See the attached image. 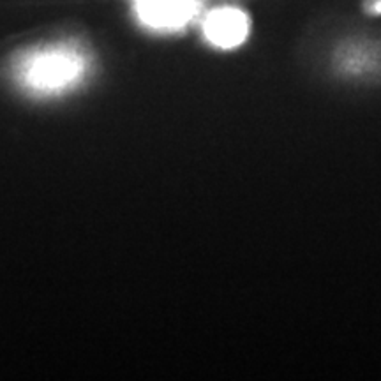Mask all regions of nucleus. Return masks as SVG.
Wrapping results in <instances>:
<instances>
[{
  "label": "nucleus",
  "instance_id": "2",
  "mask_svg": "<svg viewBox=\"0 0 381 381\" xmlns=\"http://www.w3.org/2000/svg\"><path fill=\"white\" fill-rule=\"evenodd\" d=\"M198 0H136L143 22L157 29H176L191 20Z\"/></svg>",
  "mask_w": 381,
  "mask_h": 381
},
{
  "label": "nucleus",
  "instance_id": "4",
  "mask_svg": "<svg viewBox=\"0 0 381 381\" xmlns=\"http://www.w3.org/2000/svg\"><path fill=\"white\" fill-rule=\"evenodd\" d=\"M365 9L369 13L380 14L381 13V0H365Z\"/></svg>",
  "mask_w": 381,
  "mask_h": 381
},
{
  "label": "nucleus",
  "instance_id": "3",
  "mask_svg": "<svg viewBox=\"0 0 381 381\" xmlns=\"http://www.w3.org/2000/svg\"><path fill=\"white\" fill-rule=\"evenodd\" d=\"M247 18L236 9H217L206 18L205 34L221 48H233L247 35Z\"/></svg>",
  "mask_w": 381,
  "mask_h": 381
},
{
  "label": "nucleus",
  "instance_id": "1",
  "mask_svg": "<svg viewBox=\"0 0 381 381\" xmlns=\"http://www.w3.org/2000/svg\"><path fill=\"white\" fill-rule=\"evenodd\" d=\"M85 73V59L67 46L44 48L30 53L20 64V80L37 94H59L67 90Z\"/></svg>",
  "mask_w": 381,
  "mask_h": 381
}]
</instances>
